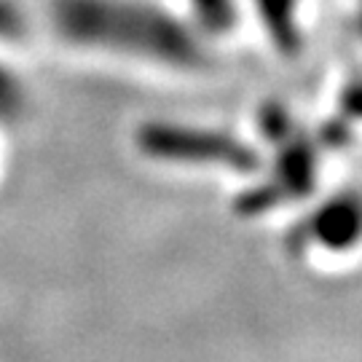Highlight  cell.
Here are the masks:
<instances>
[{"instance_id": "5b68a950", "label": "cell", "mask_w": 362, "mask_h": 362, "mask_svg": "<svg viewBox=\"0 0 362 362\" xmlns=\"http://www.w3.org/2000/svg\"><path fill=\"white\" fill-rule=\"evenodd\" d=\"M276 52L296 54L300 49V0H247Z\"/></svg>"}, {"instance_id": "30bf717a", "label": "cell", "mask_w": 362, "mask_h": 362, "mask_svg": "<svg viewBox=\"0 0 362 362\" xmlns=\"http://www.w3.org/2000/svg\"><path fill=\"white\" fill-rule=\"evenodd\" d=\"M360 33H362V8H360Z\"/></svg>"}, {"instance_id": "7a4b0ae2", "label": "cell", "mask_w": 362, "mask_h": 362, "mask_svg": "<svg viewBox=\"0 0 362 362\" xmlns=\"http://www.w3.org/2000/svg\"><path fill=\"white\" fill-rule=\"evenodd\" d=\"M137 148L145 158L169 167H202L252 175L260 167L258 151L242 137L215 127L151 121L137 129Z\"/></svg>"}, {"instance_id": "3957f363", "label": "cell", "mask_w": 362, "mask_h": 362, "mask_svg": "<svg viewBox=\"0 0 362 362\" xmlns=\"http://www.w3.org/2000/svg\"><path fill=\"white\" fill-rule=\"evenodd\" d=\"M276 145V156L272 169L258 180V185L250 188L245 199V209L263 212L274 209L287 202H298L317 185V148L309 145L303 137H298L296 129L272 140Z\"/></svg>"}, {"instance_id": "8992f818", "label": "cell", "mask_w": 362, "mask_h": 362, "mask_svg": "<svg viewBox=\"0 0 362 362\" xmlns=\"http://www.w3.org/2000/svg\"><path fill=\"white\" fill-rule=\"evenodd\" d=\"M185 19L199 33H209V35L228 33L239 19V0H188Z\"/></svg>"}, {"instance_id": "52a82bcc", "label": "cell", "mask_w": 362, "mask_h": 362, "mask_svg": "<svg viewBox=\"0 0 362 362\" xmlns=\"http://www.w3.org/2000/svg\"><path fill=\"white\" fill-rule=\"evenodd\" d=\"M25 110V86L8 67L0 65V118H16Z\"/></svg>"}, {"instance_id": "277c9868", "label": "cell", "mask_w": 362, "mask_h": 362, "mask_svg": "<svg viewBox=\"0 0 362 362\" xmlns=\"http://www.w3.org/2000/svg\"><path fill=\"white\" fill-rule=\"evenodd\" d=\"M362 242V196L336 194L311 209L296 233V245L325 255H344Z\"/></svg>"}, {"instance_id": "ba28073f", "label": "cell", "mask_w": 362, "mask_h": 362, "mask_svg": "<svg viewBox=\"0 0 362 362\" xmlns=\"http://www.w3.org/2000/svg\"><path fill=\"white\" fill-rule=\"evenodd\" d=\"M341 110H344V116L349 118L351 124L362 127V78L351 81L346 91L341 94Z\"/></svg>"}, {"instance_id": "6da1fadb", "label": "cell", "mask_w": 362, "mask_h": 362, "mask_svg": "<svg viewBox=\"0 0 362 362\" xmlns=\"http://www.w3.org/2000/svg\"><path fill=\"white\" fill-rule=\"evenodd\" d=\"M57 35L86 52H103L194 70L207 62L202 33L188 19L148 0H52Z\"/></svg>"}, {"instance_id": "9c48e42d", "label": "cell", "mask_w": 362, "mask_h": 362, "mask_svg": "<svg viewBox=\"0 0 362 362\" xmlns=\"http://www.w3.org/2000/svg\"><path fill=\"white\" fill-rule=\"evenodd\" d=\"M22 30H25L22 11L11 0H0V38H16Z\"/></svg>"}]
</instances>
